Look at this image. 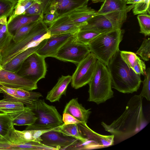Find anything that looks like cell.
I'll return each instance as SVG.
<instances>
[{"label": "cell", "mask_w": 150, "mask_h": 150, "mask_svg": "<svg viewBox=\"0 0 150 150\" xmlns=\"http://www.w3.org/2000/svg\"><path fill=\"white\" fill-rule=\"evenodd\" d=\"M79 103L77 98H73L66 105L63 112L71 115L81 122L87 123L91 112Z\"/></svg>", "instance_id": "cell-19"}, {"label": "cell", "mask_w": 150, "mask_h": 150, "mask_svg": "<svg viewBox=\"0 0 150 150\" xmlns=\"http://www.w3.org/2000/svg\"><path fill=\"white\" fill-rule=\"evenodd\" d=\"M77 125L81 136L86 140L83 143L80 141L76 150L101 149L114 145L113 135H103L98 133L91 129L86 123L80 122Z\"/></svg>", "instance_id": "cell-8"}, {"label": "cell", "mask_w": 150, "mask_h": 150, "mask_svg": "<svg viewBox=\"0 0 150 150\" xmlns=\"http://www.w3.org/2000/svg\"><path fill=\"white\" fill-rule=\"evenodd\" d=\"M45 39L38 45L31 47L20 53L3 66L2 69L17 73L20 70L25 59L32 54L36 52L45 41Z\"/></svg>", "instance_id": "cell-17"}, {"label": "cell", "mask_w": 150, "mask_h": 150, "mask_svg": "<svg viewBox=\"0 0 150 150\" xmlns=\"http://www.w3.org/2000/svg\"><path fill=\"white\" fill-rule=\"evenodd\" d=\"M2 69V67L0 65V70Z\"/></svg>", "instance_id": "cell-47"}, {"label": "cell", "mask_w": 150, "mask_h": 150, "mask_svg": "<svg viewBox=\"0 0 150 150\" xmlns=\"http://www.w3.org/2000/svg\"><path fill=\"white\" fill-rule=\"evenodd\" d=\"M86 23V22L81 23H60L49 26L48 30L51 35L74 34Z\"/></svg>", "instance_id": "cell-24"}, {"label": "cell", "mask_w": 150, "mask_h": 150, "mask_svg": "<svg viewBox=\"0 0 150 150\" xmlns=\"http://www.w3.org/2000/svg\"><path fill=\"white\" fill-rule=\"evenodd\" d=\"M62 120L64 123L66 125L77 124L81 122L74 116L67 112H63Z\"/></svg>", "instance_id": "cell-42"}, {"label": "cell", "mask_w": 150, "mask_h": 150, "mask_svg": "<svg viewBox=\"0 0 150 150\" xmlns=\"http://www.w3.org/2000/svg\"><path fill=\"white\" fill-rule=\"evenodd\" d=\"M18 0H0V18L12 13Z\"/></svg>", "instance_id": "cell-33"}, {"label": "cell", "mask_w": 150, "mask_h": 150, "mask_svg": "<svg viewBox=\"0 0 150 150\" xmlns=\"http://www.w3.org/2000/svg\"><path fill=\"white\" fill-rule=\"evenodd\" d=\"M136 54L140 56L144 61L149 60L150 57V40L149 38L144 39L139 49L136 52Z\"/></svg>", "instance_id": "cell-36"}, {"label": "cell", "mask_w": 150, "mask_h": 150, "mask_svg": "<svg viewBox=\"0 0 150 150\" xmlns=\"http://www.w3.org/2000/svg\"><path fill=\"white\" fill-rule=\"evenodd\" d=\"M13 35L9 32L7 26V17L0 18V51L2 52L10 44Z\"/></svg>", "instance_id": "cell-26"}, {"label": "cell", "mask_w": 150, "mask_h": 150, "mask_svg": "<svg viewBox=\"0 0 150 150\" xmlns=\"http://www.w3.org/2000/svg\"><path fill=\"white\" fill-rule=\"evenodd\" d=\"M134 5H129L122 11L96 15L87 21L86 24L81 26L79 30L103 33L112 30L121 29L126 20L128 13L133 9Z\"/></svg>", "instance_id": "cell-6"}, {"label": "cell", "mask_w": 150, "mask_h": 150, "mask_svg": "<svg viewBox=\"0 0 150 150\" xmlns=\"http://www.w3.org/2000/svg\"><path fill=\"white\" fill-rule=\"evenodd\" d=\"M123 1H126V2L127 1V0H123Z\"/></svg>", "instance_id": "cell-49"}, {"label": "cell", "mask_w": 150, "mask_h": 150, "mask_svg": "<svg viewBox=\"0 0 150 150\" xmlns=\"http://www.w3.org/2000/svg\"><path fill=\"white\" fill-rule=\"evenodd\" d=\"M41 19L38 21L30 23L21 27L13 35L12 40V41L14 42H17L21 40Z\"/></svg>", "instance_id": "cell-35"}, {"label": "cell", "mask_w": 150, "mask_h": 150, "mask_svg": "<svg viewBox=\"0 0 150 150\" xmlns=\"http://www.w3.org/2000/svg\"><path fill=\"white\" fill-rule=\"evenodd\" d=\"M40 0H26L19 3L17 4L14 10L7 21L9 22L14 17L23 14L26 10L35 3L39 2Z\"/></svg>", "instance_id": "cell-32"}, {"label": "cell", "mask_w": 150, "mask_h": 150, "mask_svg": "<svg viewBox=\"0 0 150 150\" xmlns=\"http://www.w3.org/2000/svg\"><path fill=\"white\" fill-rule=\"evenodd\" d=\"M134 72L137 74L144 75L146 72V66L143 61L137 57L135 65L132 69Z\"/></svg>", "instance_id": "cell-40"}, {"label": "cell", "mask_w": 150, "mask_h": 150, "mask_svg": "<svg viewBox=\"0 0 150 150\" xmlns=\"http://www.w3.org/2000/svg\"><path fill=\"white\" fill-rule=\"evenodd\" d=\"M47 132L41 136V143L57 150H75L80 140L64 135L57 131V128Z\"/></svg>", "instance_id": "cell-12"}, {"label": "cell", "mask_w": 150, "mask_h": 150, "mask_svg": "<svg viewBox=\"0 0 150 150\" xmlns=\"http://www.w3.org/2000/svg\"><path fill=\"white\" fill-rule=\"evenodd\" d=\"M120 51L111 58L106 65L111 81L112 88L124 93H132L139 88L142 81L140 76L136 74L121 58Z\"/></svg>", "instance_id": "cell-2"}, {"label": "cell", "mask_w": 150, "mask_h": 150, "mask_svg": "<svg viewBox=\"0 0 150 150\" xmlns=\"http://www.w3.org/2000/svg\"><path fill=\"white\" fill-rule=\"evenodd\" d=\"M101 33L89 30H79L74 35L78 41L88 45L95 38Z\"/></svg>", "instance_id": "cell-31"}, {"label": "cell", "mask_w": 150, "mask_h": 150, "mask_svg": "<svg viewBox=\"0 0 150 150\" xmlns=\"http://www.w3.org/2000/svg\"><path fill=\"white\" fill-rule=\"evenodd\" d=\"M24 104L18 102L3 99L0 100V111L6 114L21 110L25 108Z\"/></svg>", "instance_id": "cell-29"}, {"label": "cell", "mask_w": 150, "mask_h": 150, "mask_svg": "<svg viewBox=\"0 0 150 150\" xmlns=\"http://www.w3.org/2000/svg\"><path fill=\"white\" fill-rule=\"evenodd\" d=\"M37 118L25 129L48 130L58 127L64 123L62 116L55 106L46 103L44 100L38 99L29 107Z\"/></svg>", "instance_id": "cell-7"}, {"label": "cell", "mask_w": 150, "mask_h": 150, "mask_svg": "<svg viewBox=\"0 0 150 150\" xmlns=\"http://www.w3.org/2000/svg\"><path fill=\"white\" fill-rule=\"evenodd\" d=\"M120 55L123 61L127 66L132 69L134 67L137 57L134 52L126 51H120Z\"/></svg>", "instance_id": "cell-39"}, {"label": "cell", "mask_w": 150, "mask_h": 150, "mask_svg": "<svg viewBox=\"0 0 150 150\" xmlns=\"http://www.w3.org/2000/svg\"><path fill=\"white\" fill-rule=\"evenodd\" d=\"M13 125H29L35 122L37 118L32 110L27 106L23 110L8 114Z\"/></svg>", "instance_id": "cell-22"}, {"label": "cell", "mask_w": 150, "mask_h": 150, "mask_svg": "<svg viewBox=\"0 0 150 150\" xmlns=\"http://www.w3.org/2000/svg\"><path fill=\"white\" fill-rule=\"evenodd\" d=\"M140 28V33L145 36L150 35V16L148 13L138 14L137 17Z\"/></svg>", "instance_id": "cell-34"}, {"label": "cell", "mask_w": 150, "mask_h": 150, "mask_svg": "<svg viewBox=\"0 0 150 150\" xmlns=\"http://www.w3.org/2000/svg\"><path fill=\"white\" fill-rule=\"evenodd\" d=\"M96 12L87 5L77 8L65 14L67 16L71 23H79V20L81 17Z\"/></svg>", "instance_id": "cell-27"}, {"label": "cell", "mask_w": 150, "mask_h": 150, "mask_svg": "<svg viewBox=\"0 0 150 150\" xmlns=\"http://www.w3.org/2000/svg\"><path fill=\"white\" fill-rule=\"evenodd\" d=\"M124 33V30L117 29L101 33L88 45L91 52L107 65L112 56L120 50L119 45Z\"/></svg>", "instance_id": "cell-3"}, {"label": "cell", "mask_w": 150, "mask_h": 150, "mask_svg": "<svg viewBox=\"0 0 150 150\" xmlns=\"http://www.w3.org/2000/svg\"><path fill=\"white\" fill-rule=\"evenodd\" d=\"M134 15L143 13L150 14V0H141L136 4L132 9Z\"/></svg>", "instance_id": "cell-38"}, {"label": "cell", "mask_w": 150, "mask_h": 150, "mask_svg": "<svg viewBox=\"0 0 150 150\" xmlns=\"http://www.w3.org/2000/svg\"><path fill=\"white\" fill-rule=\"evenodd\" d=\"M0 89L4 95L3 99L20 102L28 107L42 96V94L39 92L9 88L1 84Z\"/></svg>", "instance_id": "cell-14"}, {"label": "cell", "mask_w": 150, "mask_h": 150, "mask_svg": "<svg viewBox=\"0 0 150 150\" xmlns=\"http://www.w3.org/2000/svg\"><path fill=\"white\" fill-rule=\"evenodd\" d=\"M74 34L51 35L45 39L43 45L36 52L45 58L54 57L62 46Z\"/></svg>", "instance_id": "cell-16"}, {"label": "cell", "mask_w": 150, "mask_h": 150, "mask_svg": "<svg viewBox=\"0 0 150 150\" xmlns=\"http://www.w3.org/2000/svg\"><path fill=\"white\" fill-rule=\"evenodd\" d=\"M56 128L48 130L25 129L20 131L15 129L13 127L8 135L2 139L14 143H23L32 141L41 143L42 135Z\"/></svg>", "instance_id": "cell-15"}, {"label": "cell", "mask_w": 150, "mask_h": 150, "mask_svg": "<svg viewBox=\"0 0 150 150\" xmlns=\"http://www.w3.org/2000/svg\"><path fill=\"white\" fill-rule=\"evenodd\" d=\"M0 93H1V90L0 89Z\"/></svg>", "instance_id": "cell-48"}, {"label": "cell", "mask_w": 150, "mask_h": 150, "mask_svg": "<svg viewBox=\"0 0 150 150\" xmlns=\"http://www.w3.org/2000/svg\"></svg>", "instance_id": "cell-50"}, {"label": "cell", "mask_w": 150, "mask_h": 150, "mask_svg": "<svg viewBox=\"0 0 150 150\" xmlns=\"http://www.w3.org/2000/svg\"><path fill=\"white\" fill-rule=\"evenodd\" d=\"M51 147L37 142L32 141L23 143H14L0 138V150H50Z\"/></svg>", "instance_id": "cell-20"}, {"label": "cell", "mask_w": 150, "mask_h": 150, "mask_svg": "<svg viewBox=\"0 0 150 150\" xmlns=\"http://www.w3.org/2000/svg\"><path fill=\"white\" fill-rule=\"evenodd\" d=\"M97 59L90 53L79 63L71 76L72 87L78 89L88 84L95 71Z\"/></svg>", "instance_id": "cell-11"}, {"label": "cell", "mask_w": 150, "mask_h": 150, "mask_svg": "<svg viewBox=\"0 0 150 150\" xmlns=\"http://www.w3.org/2000/svg\"><path fill=\"white\" fill-rule=\"evenodd\" d=\"M144 79L142 82L143 86L139 95L142 97L145 98L147 100H150V68H148L144 74Z\"/></svg>", "instance_id": "cell-37"}, {"label": "cell", "mask_w": 150, "mask_h": 150, "mask_svg": "<svg viewBox=\"0 0 150 150\" xmlns=\"http://www.w3.org/2000/svg\"><path fill=\"white\" fill-rule=\"evenodd\" d=\"M14 127L12 120L8 114L0 112V138H3Z\"/></svg>", "instance_id": "cell-30"}, {"label": "cell", "mask_w": 150, "mask_h": 150, "mask_svg": "<svg viewBox=\"0 0 150 150\" xmlns=\"http://www.w3.org/2000/svg\"><path fill=\"white\" fill-rule=\"evenodd\" d=\"M88 84V101L99 105L113 97L111 78L107 67L98 60L97 59L95 71Z\"/></svg>", "instance_id": "cell-5"}, {"label": "cell", "mask_w": 150, "mask_h": 150, "mask_svg": "<svg viewBox=\"0 0 150 150\" xmlns=\"http://www.w3.org/2000/svg\"><path fill=\"white\" fill-rule=\"evenodd\" d=\"M42 20H40L22 39L17 42L12 40L8 46L2 51L1 65L2 67L20 53L38 45L51 36L48 27Z\"/></svg>", "instance_id": "cell-4"}, {"label": "cell", "mask_w": 150, "mask_h": 150, "mask_svg": "<svg viewBox=\"0 0 150 150\" xmlns=\"http://www.w3.org/2000/svg\"><path fill=\"white\" fill-rule=\"evenodd\" d=\"M0 84L8 87L27 91H31L38 88L37 83L3 69L0 70Z\"/></svg>", "instance_id": "cell-13"}, {"label": "cell", "mask_w": 150, "mask_h": 150, "mask_svg": "<svg viewBox=\"0 0 150 150\" xmlns=\"http://www.w3.org/2000/svg\"><path fill=\"white\" fill-rule=\"evenodd\" d=\"M90 53L88 46L78 41L74 34L60 48L54 58L78 64Z\"/></svg>", "instance_id": "cell-9"}, {"label": "cell", "mask_w": 150, "mask_h": 150, "mask_svg": "<svg viewBox=\"0 0 150 150\" xmlns=\"http://www.w3.org/2000/svg\"><path fill=\"white\" fill-rule=\"evenodd\" d=\"M89 0H51V10H54L57 18L80 6L87 5Z\"/></svg>", "instance_id": "cell-18"}, {"label": "cell", "mask_w": 150, "mask_h": 150, "mask_svg": "<svg viewBox=\"0 0 150 150\" xmlns=\"http://www.w3.org/2000/svg\"><path fill=\"white\" fill-rule=\"evenodd\" d=\"M71 79V75L62 76L54 86L48 93L46 99L52 102L59 101L62 95H66L67 86Z\"/></svg>", "instance_id": "cell-21"}, {"label": "cell", "mask_w": 150, "mask_h": 150, "mask_svg": "<svg viewBox=\"0 0 150 150\" xmlns=\"http://www.w3.org/2000/svg\"><path fill=\"white\" fill-rule=\"evenodd\" d=\"M45 58L35 52L29 55L23 63L17 74L37 83L44 78L47 71Z\"/></svg>", "instance_id": "cell-10"}, {"label": "cell", "mask_w": 150, "mask_h": 150, "mask_svg": "<svg viewBox=\"0 0 150 150\" xmlns=\"http://www.w3.org/2000/svg\"><path fill=\"white\" fill-rule=\"evenodd\" d=\"M44 15H28L23 14L18 16L7 23L9 32L13 35L22 26L30 23L38 21L43 18Z\"/></svg>", "instance_id": "cell-23"}, {"label": "cell", "mask_w": 150, "mask_h": 150, "mask_svg": "<svg viewBox=\"0 0 150 150\" xmlns=\"http://www.w3.org/2000/svg\"><path fill=\"white\" fill-rule=\"evenodd\" d=\"M142 97L135 95L128 101L122 114L110 125L103 122L104 129L113 135L114 141L122 142L137 134L148 125L143 112Z\"/></svg>", "instance_id": "cell-1"}, {"label": "cell", "mask_w": 150, "mask_h": 150, "mask_svg": "<svg viewBox=\"0 0 150 150\" xmlns=\"http://www.w3.org/2000/svg\"><path fill=\"white\" fill-rule=\"evenodd\" d=\"M57 131L61 132L64 135L78 139L82 143L85 141L86 139L81 136L77 124L66 125L63 123L58 127Z\"/></svg>", "instance_id": "cell-28"}, {"label": "cell", "mask_w": 150, "mask_h": 150, "mask_svg": "<svg viewBox=\"0 0 150 150\" xmlns=\"http://www.w3.org/2000/svg\"><path fill=\"white\" fill-rule=\"evenodd\" d=\"M141 0H127L126 1L127 4H131L135 5L139 2Z\"/></svg>", "instance_id": "cell-43"}, {"label": "cell", "mask_w": 150, "mask_h": 150, "mask_svg": "<svg viewBox=\"0 0 150 150\" xmlns=\"http://www.w3.org/2000/svg\"><path fill=\"white\" fill-rule=\"evenodd\" d=\"M25 0H18L17 4L19 3H20L23 1H25Z\"/></svg>", "instance_id": "cell-45"}, {"label": "cell", "mask_w": 150, "mask_h": 150, "mask_svg": "<svg viewBox=\"0 0 150 150\" xmlns=\"http://www.w3.org/2000/svg\"><path fill=\"white\" fill-rule=\"evenodd\" d=\"M98 1L103 3L99 9L96 11L97 15L122 11L129 6L123 0H98Z\"/></svg>", "instance_id": "cell-25"}, {"label": "cell", "mask_w": 150, "mask_h": 150, "mask_svg": "<svg viewBox=\"0 0 150 150\" xmlns=\"http://www.w3.org/2000/svg\"><path fill=\"white\" fill-rule=\"evenodd\" d=\"M93 2H96L98 1V0H92Z\"/></svg>", "instance_id": "cell-46"}, {"label": "cell", "mask_w": 150, "mask_h": 150, "mask_svg": "<svg viewBox=\"0 0 150 150\" xmlns=\"http://www.w3.org/2000/svg\"><path fill=\"white\" fill-rule=\"evenodd\" d=\"M2 56L1 55V52L0 51V65H1V61Z\"/></svg>", "instance_id": "cell-44"}, {"label": "cell", "mask_w": 150, "mask_h": 150, "mask_svg": "<svg viewBox=\"0 0 150 150\" xmlns=\"http://www.w3.org/2000/svg\"><path fill=\"white\" fill-rule=\"evenodd\" d=\"M57 16L54 10L50 11L44 15L43 21L46 24L51 25L57 18Z\"/></svg>", "instance_id": "cell-41"}]
</instances>
